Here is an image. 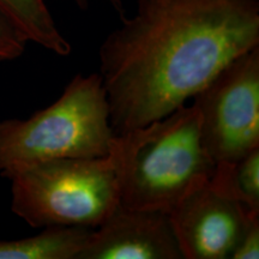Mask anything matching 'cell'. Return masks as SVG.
I'll return each mask as SVG.
<instances>
[{"label":"cell","instance_id":"4fadbf2b","mask_svg":"<svg viewBox=\"0 0 259 259\" xmlns=\"http://www.w3.org/2000/svg\"><path fill=\"white\" fill-rule=\"evenodd\" d=\"M72 2L76 4L80 10L84 9H88V6L92 4V3L95 2H106L108 4H111L113 8H115L118 11L122 12V4H121V0H72Z\"/></svg>","mask_w":259,"mask_h":259},{"label":"cell","instance_id":"277c9868","mask_svg":"<svg viewBox=\"0 0 259 259\" xmlns=\"http://www.w3.org/2000/svg\"><path fill=\"white\" fill-rule=\"evenodd\" d=\"M9 180L12 212L32 228L95 229L120 204L118 176L109 155L41 162Z\"/></svg>","mask_w":259,"mask_h":259},{"label":"cell","instance_id":"8992f818","mask_svg":"<svg viewBox=\"0 0 259 259\" xmlns=\"http://www.w3.org/2000/svg\"><path fill=\"white\" fill-rule=\"evenodd\" d=\"M251 211L209 183L187 194L169 219L183 259H229Z\"/></svg>","mask_w":259,"mask_h":259},{"label":"cell","instance_id":"8fae6325","mask_svg":"<svg viewBox=\"0 0 259 259\" xmlns=\"http://www.w3.org/2000/svg\"><path fill=\"white\" fill-rule=\"evenodd\" d=\"M28 44L27 38L0 10V63L18 59L24 54Z\"/></svg>","mask_w":259,"mask_h":259},{"label":"cell","instance_id":"9c48e42d","mask_svg":"<svg viewBox=\"0 0 259 259\" xmlns=\"http://www.w3.org/2000/svg\"><path fill=\"white\" fill-rule=\"evenodd\" d=\"M0 10L28 42L59 57L71 54L70 41L58 28L45 0H0Z\"/></svg>","mask_w":259,"mask_h":259},{"label":"cell","instance_id":"7c38bea8","mask_svg":"<svg viewBox=\"0 0 259 259\" xmlns=\"http://www.w3.org/2000/svg\"><path fill=\"white\" fill-rule=\"evenodd\" d=\"M259 258V212L251 213L229 259Z\"/></svg>","mask_w":259,"mask_h":259},{"label":"cell","instance_id":"6da1fadb","mask_svg":"<svg viewBox=\"0 0 259 259\" xmlns=\"http://www.w3.org/2000/svg\"><path fill=\"white\" fill-rule=\"evenodd\" d=\"M259 46L258 0H138L100 46L115 134L163 118Z\"/></svg>","mask_w":259,"mask_h":259},{"label":"cell","instance_id":"7a4b0ae2","mask_svg":"<svg viewBox=\"0 0 259 259\" xmlns=\"http://www.w3.org/2000/svg\"><path fill=\"white\" fill-rule=\"evenodd\" d=\"M199 113L193 105L122 134L108 155L127 208L169 212L187 194L209 183L211 158L203 147Z\"/></svg>","mask_w":259,"mask_h":259},{"label":"cell","instance_id":"52a82bcc","mask_svg":"<svg viewBox=\"0 0 259 259\" xmlns=\"http://www.w3.org/2000/svg\"><path fill=\"white\" fill-rule=\"evenodd\" d=\"M78 259H183L169 213L119 204L93 229Z\"/></svg>","mask_w":259,"mask_h":259},{"label":"cell","instance_id":"3957f363","mask_svg":"<svg viewBox=\"0 0 259 259\" xmlns=\"http://www.w3.org/2000/svg\"><path fill=\"white\" fill-rule=\"evenodd\" d=\"M114 136L101 76L76 74L51 106L0 121V176L59 158L106 156Z\"/></svg>","mask_w":259,"mask_h":259},{"label":"cell","instance_id":"5b68a950","mask_svg":"<svg viewBox=\"0 0 259 259\" xmlns=\"http://www.w3.org/2000/svg\"><path fill=\"white\" fill-rule=\"evenodd\" d=\"M213 163L259 148V46L227 64L192 99Z\"/></svg>","mask_w":259,"mask_h":259},{"label":"cell","instance_id":"30bf717a","mask_svg":"<svg viewBox=\"0 0 259 259\" xmlns=\"http://www.w3.org/2000/svg\"><path fill=\"white\" fill-rule=\"evenodd\" d=\"M209 186L251 211H259V148L232 161L219 162Z\"/></svg>","mask_w":259,"mask_h":259},{"label":"cell","instance_id":"ba28073f","mask_svg":"<svg viewBox=\"0 0 259 259\" xmlns=\"http://www.w3.org/2000/svg\"><path fill=\"white\" fill-rule=\"evenodd\" d=\"M92 228L45 227L37 235L0 240V259H78Z\"/></svg>","mask_w":259,"mask_h":259}]
</instances>
